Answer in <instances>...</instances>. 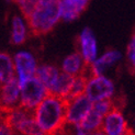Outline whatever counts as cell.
I'll return each instance as SVG.
<instances>
[{
    "mask_svg": "<svg viewBox=\"0 0 135 135\" xmlns=\"http://www.w3.org/2000/svg\"><path fill=\"white\" fill-rule=\"evenodd\" d=\"M35 120L45 135H57L67 124V100L49 93L35 109Z\"/></svg>",
    "mask_w": 135,
    "mask_h": 135,
    "instance_id": "1",
    "label": "cell"
},
{
    "mask_svg": "<svg viewBox=\"0 0 135 135\" xmlns=\"http://www.w3.org/2000/svg\"><path fill=\"white\" fill-rule=\"evenodd\" d=\"M60 19H62V7H60V0H57L47 6H38L26 21L32 35L42 36L50 33Z\"/></svg>",
    "mask_w": 135,
    "mask_h": 135,
    "instance_id": "2",
    "label": "cell"
},
{
    "mask_svg": "<svg viewBox=\"0 0 135 135\" xmlns=\"http://www.w3.org/2000/svg\"><path fill=\"white\" fill-rule=\"evenodd\" d=\"M20 85H21V107L30 110H35L50 93L45 85L35 76Z\"/></svg>",
    "mask_w": 135,
    "mask_h": 135,
    "instance_id": "3",
    "label": "cell"
},
{
    "mask_svg": "<svg viewBox=\"0 0 135 135\" xmlns=\"http://www.w3.org/2000/svg\"><path fill=\"white\" fill-rule=\"evenodd\" d=\"M93 107V101L86 93L77 98L67 100V123L79 125Z\"/></svg>",
    "mask_w": 135,
    "mask_h": 135,
    "instance_id": "4",
    "label": "cell"
},
{
    "mask_svg": "<svg viewBox=\"0 0 135 135\" xmlns=\"http://www.w3.org/2000/svg\"><path fill=\"white\" fill-rule=\"evenodd\" d=\"M114 85L110 79L104 76H94L89 79L86 88V94L93 102L113 97Z\"/></svg>",
    "mask_w": 135,
    "mask_h": 135,
    "instance_id": "5",
    "label": "cell"
},
{
    "mask_svg": "<svg viewBox=\"0 0 135 135\" xmlns=\"http://www.w3.org/2000/svg\"><path fill=\"white\" fill-rule=\"evenodd\" d=\"M13 62H15L17 76L20 84H22L28 79L35 76V71L37 67L35 59L31 53L25 51L17 53L15 55V58H13Z\"/></svg>",
    "mask_w": 135,
    "mask_h": 135,
    "instance_id": "6",
    "label": "cell"
},
{
    "mask_svg": "<svg viewBox=\"0 0 135 135\" xmlns=\"http://www.w3.org/2000/svg\"><path fill=\"white\" fill-rule=\"evenodd\" d=\"M21 105V85L18 77L1 85V111L12 110Z\"/></svg>",
    "mask_w": 135,
    "mask_h": 135,
    "instance_id": "7",
    "label": "cell"
},
{
    "mask_svg": "<svg viewBox=\"0 0 135 135\" xmlns=\"http://www.w3.org/2000/svg\"><path fill=\"white\" fill-rule=\"evenodd\" d=\"M79 53L86 64H93L97 57V42L92 31L89 28H85L78 37Z\"/></svg>",
    "mask_w": 135,
    "mask_h": 135,
    "instance_id": "8",
    "label": "cell"
},
{
    "mask_svg": "<svg viewBox=\"0 0 135 135\" xmlns=\"http://www.w3.org/2000/svg\"><path fill=\"white\" fill-rule=\"evenodd\" d=\"M127 129V123L122 115V110L113 109L103 118L100 131L107 135H123Z\"/></svg>",
    "mask_w": 135,
    "mask_h": 135,
    "instance_id": "9",
    "label": "cell"
},
{
    "mask_svg": "<svg viewBox=\"0 0 135 135\" xmlns=\"http://www.w3.org/2000/svg\"><path fill=\"white\" fill-rule=\"evenodd\" d=\"M90 0H60L62 19L64 21H74L87 9Z\"/></svg>",
    "mask_w": 135,
    "mask_h": 135,
    "instance_id": "10",
    "label": "cell"
},
{
    "mask_svg": "<svg viewBox=\"0 0 135 135\" xmlns=\"http://www.w3.org/2000/svg\"><path fill=\"white\" fill-rule=\"evenodd\" d=\"M86 67V63L81 56V54L75 52L68 55L63 62L62 70L66 74H69L71 76H79L81 75Z\"/></svg>",
    "mask_w": 135,
    "mask_h": 135,
    "instance_id": "11",
    "label": "cell"
},
{
    "mask_svg": "<svg viewBox=\"0 0 135 135\" xmlns=\"http://www.w3.org/2000/svg\"><path fill=\"white\" fill-rule=\"evenodd\" d=\"M60 71L58 70L57 67L52 65H41L36 68L35 77L38 78L45 85V87L49 91L52 90V88L55 85L56 80L58 79Z\"/></svg>",
    "mask_w": 135,
    "mask_h": 135,
    "instance_id": "12",
    "label": "cell"
},
{
    "mask_svg": "<svg viewBox=\"0 0 135 135\" xmlns=\"http://www.w3.org/2000/svg\"><path fill=\"white\" fill-rule=\"evenodd\" d=\"M120 58H121L120 52L114 51V50L107 51L102 56H101L100 58H98V59H96V62L92 64L94 75L96 76L102 75V74L105 71V69H108L109 67L114 65Z\"/></svg>",
    "mask_w": 135,
    "mask_h": 135,
    "instance_id": "13",
    "label": "cell"
},
{
    "mask_svg": "<svg viewBox=\"0 0 135 135\" xmlns=\"http://www.w3.org/2000/svg\"><path fill=\"white\" fill-rule=\"evenodd\" d=\"M74 81H75V76H71L64 71H60L58 79L56 80V83L52 88V90L50 91V93H53L55 96L66 99L70 93Z\"/></svg>",
    "mask_w": 135,
    "mask_h": 135,
    "instance_id": "14",
    "label": "cell"
},
{
    "mask_svg": "<svg viewBox=\"0 0 135 135\" xmlns=\"http://www.w3.org/2000/svg\"><path fill=\"white\" fill-rule=\"evenodd\" d=\"M16 66L15 62H12V58L8 53L2 52L0 54V81L1 85H6L16 76Z\"/></svg>",
    "mask_w": 135,
    "mask_h": 135,
    "instance_id": "15",
    "label": "cell"
},
{
    "mask_svg": "<svg viewBox=\"0 0 135 135\" xmlns=\"http://www.w3.org/2000/svg\"><path fill=\"white\" fill-rule=\"evenodd\" d=\"M26 40V29L23 20L15 16L12 19V31H11V43L13 45H21Z\"/></svg>",
    "mask_w": 135,
    "mask_h": 135,
    "instance_id": "16",
    "label": "cell"
},
{
    "mask_svg": "<svg viewBox=\"0 0 135 135\" xmlns=\"http://www.w3.org/2000/svg\"><path fill=\"white\" fill-rule=\"evenodd\" d=\"M103 118L100 113H98L96 110H91L87 117L83 120V122L79 124L80 127H83L84 130L89 131V132H96L99 131L101 129V125H102L103 122Z\"/></svg>",
    "mask_w": 135,
    "mask_h": 135,
    "instance_id": "17",
    "label": "cell"
},
{
    "mask_svg": "<svg viewBox=\"0 0 135 135\" xmlns=\"http://www.w3.org/2000/svg\"><path fill=\"white\" fill-rule=\"evenodd\" d=\"M10 1L15 2L19 7V9L21 10L22 16L26 20L33 15V12H34L38 7L37 0H10Z\"/></svg>",
    "mask_w": 135,
    "mask_h": 135,
    "instance_id": "18",
    "label": "cell"
},
{
    "mask_svg": "<svg viewBox=\"0 0 135 135\" xmlns=\"http://www.w3.org/2000/svg\"><path fill=\"white\" fill-rule=\"evenodd\" d=\"M93 110H96L98 113H100L102 117H105L108 113L111 112L113 109H118L115 101L113 98H109V99H103L100 101H96L93 102Z\"/></svg>",
    "mask_w": 135,
    "mask_h": 135,
    "instance_id": "19",
    "label": "cell"
},
{
    "mask_svg": "<svg viewBox=\"0 0 135 135\" xmlns=\"http://www.w3.org/2000/svg\"><path fill=\"white\" fill-rule=\"evenodd\" d=\"M126 55H127V60H129L130 69L135 75V29L133 32V35L131 37V41H130L129 45H127Z\"/></svg>",
    "mask_w": 135,
    "mask_h": 135,
    "instance_id": "20",
    "label": "cell"
},
{
    "mask_svg": "<svg viewBox=\"0 0 135 135\" xmlns=\"http://www.w3.org/2000/svg\"><path fill=\"white\" fill-rule=\"evenodd\" d=\"M1 135H17L11 129H9L7 125L1 123Z\"/></svg>",
    "mask_w": 135,
    "mask_h": 135,
    "instance_id": "21",
    "label": "cell"
},
{
    "mask_svg": "<svg viewBox=\"0 0 135 135\" xmlns=\"http://www.w3.org/2000/svg\"><path fill=\"white\" fill-rule=\"evenodd\" d=\"M37 1H38V6H47L57 1V0H37Z\"/></svg>",
    "mask_w": 135,
    "mask_h": 135,
    "instance_id": "22",
    "label": "cell"
},
{
    "mask_svg": "<svg viewBox=\"0 0 135 135\" xmlns=\"http://www.w3.org/2000/svg\"><path fill=\"white\" fill-rule=\"evenodd\" d=\"M123 135H135V133L132 131L131 127L127 126V129H126V131L124 132V134H123Z\"/></svg>",
    "mask_w": 135,
    "mask_h": 135,
    "instance_id": "23",
    "label": "cell"
},
{
    "mask_svg": "<svg viewBox=\"0 0 135 135\" xmlns=\"http://www.w3.org/2000/svg\"><path fill=\"white\" fill-rule=\"evenodd\" d=\"M91 135H107L104 132H102V131H96V132H92L91 133Z\"/></svg>",
    "mask_w": 135,
    "mask_h": 135,
    "instance_id": "24",
    "label": "cell"
}]
</instances>
